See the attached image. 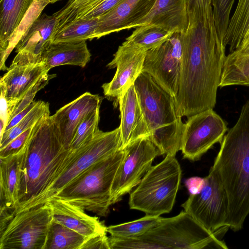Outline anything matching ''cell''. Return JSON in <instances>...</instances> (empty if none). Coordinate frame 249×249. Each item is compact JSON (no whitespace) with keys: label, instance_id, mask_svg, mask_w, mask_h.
Wrapping results in <instances>:
<instances>
[{"label":"cell","instance_id":"f35d334b","mask_svg":"<svg viewBox=\"0 0 249 249\" xmlns=\"http://www.w3.org/2000/svg\"><path fill=\"white\" fill-rule=\"evenodd\" d=\"M80 249H110L107 232L97 233L86 237Z\"/></svg>","mask_w":249,"mask_h":249},{"label":"cell","instance_id":"7c38bea8","mask_svg":"<svg viewBox=\"0 0 249 249\" xmlns=\"http://www.w3.org/2000/svg\"><path fill=\"white\" fill-rule=\"evenodd\" d=\"M181 148L183 158L196 161L215 143H220L228 130L226 123L213 109L187 117Z\"/></svg>","mask_w":249,"mask_h":249},{"label":"cell","instance_id":"4316f807","mask_svg":"<svg viewBox=\"0 0 249 249\" xmlns=\"http://www.w3.org/2000/svg\"><path fill=\"white\" fill-rule=\"evenodd\" d=\"M174 33L158 25L147 24L137 27L125 40L136 47L147 52L161 45Z\"/></svg>","mask_w":249,"mask_h":249},{"label":"cell","instance_id":"3957f363","mask_svg":"<svg viewBox=\"0 0 249 249\" xmlns=\"http://www.w3.org/2000/svg\"><path fill=\"white\" fill-rule=\"evenodd\" d=\"M211 167L226 193L227 225L242 229L249 214V100L243 106L235 124L224 136Z\"/></svg>","mask_w":249,"mask_h":249},{"label":"cell","instance_id":"83f0119b","mask_svg":"<svg viewBox=\"0 0 249 249\" xmlns=\"http://www.w3.org/2000/svg\"><path fill=\"white\" fill-rule=\"evenodd\" d=\"M98 24V18L75 20L56 33L53 43L92 40L94 38Z\"/></svg>","mask_w":249,"mask_h":249},{"label":"cell","instance_id":"4dcf8cb0","mask_svg":"<svg viewBox=\"0 0 249 249\" xmlns=\"http://www.w3.org/2000/svg\"><path fill=\"white\" fill-rule=\"evenodd\" d=\"M161 218L160 216L145 214L144 216L132 221L107 227V231L111 236L116 237H137L155 227Z\"/></svg>","mask_w":249,"mask_h":249},{"label":"cell","instance_id":"4fadbf2b","mask_svg":"<svg viewBox=\"0 0 249 249\" xmlns=\"http://www.w3.org/2000/svg\"><path fill=\"white\" fill-rule=\"evenodd\" d=\"M182 57L181 33L175 32L161 45L146 52L142 71L149 74L175 97L178 90Z\"/></svg>","mask_w":249,"mask_h":249},{"label":"cell","instance_id":"7bdbcfd3","mask_svg":"<svg viewBox=\"0 0 249 249\" xmlns=\"http://www.w3.org/2000/svg\"><path fill=\"white\" fill-rule=\"evenodd\" d=\"M85 0H68L67 3L69 7L73 8L82 4Z\"/></svg>","mask_w":249,"mask_h":249},{"label":"cell","instance_id":"9c48e42d","mask_svg":"<svg viewBox=\"0 0 249 249\" xmlns=\"http://www.w3.org/2000/svg\"><path fill=\"white\" fill-rule=\"evenodd\" d=\"M201 191L190 195L181 204L189 213L209 231L226 232L229 217V203L226 193L215 171L211 167L204 178Z\"/></svg>","mask_w":249,"mask_h":249},{"label":"cell","instance_id":"8d00e7d4","mask_svg":"<svg viewBox=\"0 0 249 249\" xmlns=\"http://www.w3.org/2000/svg\"><path fill=\"white\" fill-rule=\"evenodd\" d=\"M55 76V74H49L47 73L43 75L36 83H35L28 89L23 97L15 106V108L10 116L9 122L13 117L29 106L34 101V97H35L36 93L44 88V87H45L48 83L49 80L54 78Z\"/></svg>","mask_w":249,"mask_h":249},{"label":"cell","instance_id":"ac0fdd59","mask_svg":"<svg viewBox=\"0 0 249 249\" xmlns=\"http://www.w3.org/2000/svg\"><path fill=\"white\" fill-rule=\"evenodd\" d=\"M157 0H123L110 11L98 17L99 24L94 38L128 29L146 16Z\"/></svg>","mask_w":249,"mask_h":249},{"label":"cell","instance_id":"e0dca14e","mask_svg":"<svg viewBox=\"0 0 249 249\" xmlns=\"http://www.w3.org/2000/svg\"><path fill=\"white\" fill-rule=\"evenodd\" d=\"M102 100V97L86 92L52 115L67 149L70 148L78 125L89 114L100 108Z\"/></svg>","mask_w":249,"mask_h":249},{"label":"cell","instance_id":"7a4b0ae2","mask_svg":"<svg viewBox=\"0 0 249 249\" xmlns=\"http://www.w3.org/2000/svg\"><path fill=\"white\" fill-rule=\"evenodd\" d=\"M73 151L65 147L52 116L37 123L22 150L16 214L44 203Z\"/></svg>","mask_w":249,"mask_h":249},{"label":"cell","instance_id":"2e32d148","mask_svg":"<svg viewBox=\"0 0 249 249\" xmlns=\"http://www.w3.org/2000/svg\"><path fill=\"white\" fill-rule=\"evenodd\" d=\"M50 70L41 62L10 65L0 78V93L5 97L11 115L15 106L28 89Z\"/></svg>","mask_w":249,"mask_h":249},{"label":"cell","instance_id":"5bb4252c","mask_svg":"<svg viewBox=\"0 0 249 249\" xmlns=\"http://www.w3.org/2000/svg\"><path fill=\"white\" fill-rule=\"evenodd\" d=\"M146 52L129 43L126 40L120 45L112 60L107 65L109 69L116 68L110 82L102 88L104 95L118 103L121 95L134 84L142 72Z\"/></svg>","mask_w":249,"mask_h":249},{"label":"cell","instance_id":"8992f818","mask_svg":"<svg viewBox=\"0 0 249 249\" xmlns=\"http://www.w3.org/2000/svg\"><path fill=\"white\" fill-rule=\"evenodd\" d=\"M180 166L174 156L166 155L149 169L130 193L131 209L160 216L172 210L181 178Z\"/></svg>","mask_w":249,"mask_h":249},{"label":"cell","instance_id":"60d3db41","mask_svg":"<svg viewBox=\"0 0 249 249\" xmlns=\"http://www.w3.org/2000/svg\"><path fill=\"white\" fill-rule=\"evenodd\" d=\"M37 101H33L29 106L23 110L13 117L8 122L5 131H7L18 123L34 107Z\"/></svg>","mask_w":249,"mask_h":249},{"label":"cell","instance_id":"d6986e66","mask_svg":"<svg viewBox=\"0 0 249 249\" xmlns=\"http://www.w3.org/2000/svg\"><path fill=\"white\" fill-rule=\"evenodd\" d=\"M46 202L51 208L55 221L86 237L97 233H107V227L103 222L96 216L88 215L80 207L54 197L48 199Z\"/></svg>","mask_w":249,"mask_h":249},{"label":"cell","instance_id":"9a60e30c","mask_svg":"<svg viewBox=\"0 0 249 249\" xmlns=\"http://www.w3.org/2000/svg\"><path fill=\"white\" fill-rule=\"evenodd\" d=\"M58 26V20L53 15L40 14L16 46L17 54L11 65L42 62V54L53 43Z\"/></svg>","mask_w":249,"mask_h":249},{"label":"cell","instance_id":"7402d4cb","mask_svg":"<svg viewBox=\"0 0 249 249\" xmlns=\"http://www.w3.org/2000/svg\"><path fill=\"white\" fill-rule=\"evenodd\" d=\"M91 53L86 41L79 42L52 43L43 53L42 62L48 68L70 65L85 67L90 59Z\"/></svg>","mask_w":249,"mask_h":249},{"label":"cell","instance_id":"30bf717a","mask_svg":"<svg viewBox=\"0 0 249 249\" xmlns=\"http://www.w3.org/2000/svg\"><path fill=\"white\" fill-rule=\"evenodd\" d=\"M124 155L115 175L111 191V203L120 201L136 187L155 158L162 155L148 137L137 139L123 149Z\"/></svg>","mask_w":249,"mask_h":249},{"label":"cell","instance_id":"f546056e","mask_svg":"<svg viewBox=\"0 0 249 249\" xmlns=\"http://www.w3.org/2000/svg\"><path fill=\"white\" fill-rule=\"evenodd\" d=\"M50 115L49 104L41 100L37 101L34 107L18 123L4 131L0 137V149L5 147L24 131L33 127L39 121Z\"/></svg>","mask_w":249,"mask_h":249},{"label":"cell","instance_id":"d4e9b609","mask_svg":"<svg viewBox=\"0 0 249 249\" xmlns=\"http://www.w3.org/2000/svg\"><path fill=\"white\" fill-rule=\"evenodd\" d=\"M249 29V0H238L223 39L224 46L226 48L229 46L230 53L239 47Z\"/></svg>","mask_w":249,"mask_h":249},{"label":"cell","instance_id":"603a6c76","mask_svg":"<svg viewBox=\"0 0 249 249\" xmlns=\"http://www.w3.org/2000/svg\"><path fill=\"white\" fill-rule=\"evenodd\" d=\"M23 148L16 154L0 157V207L13 210L15 212L18 202Z\"/></svg>","mask_w":249,"mask_h":249},{"label":"cell","instance_id":"1f68e13d","mask_svg":"<svg viewBox=\"0 0 249 249\" xmlns=\"http://www.w3.org/2000/svg\"><path fill=\"white\" fill-rule=\"evenodd\" d=\"M123 0H86L62 19L67 24L81 18H98L106 14Z\"/></svg>","mask_w":249,"mask_h":249},{"label":"cell","instance_id":"ab89813d","mask_svg":"<svg viewBox=\"0 0 249 249\" xmlns=\"http://www.w3.org/2000/svg\"><path fill=\"white\" fill-rule=\"evenodd\" d=\"M205 184V178L198 177H191L186 179L184 184L190 195H195L199 193L203 188Z\"/></svg>","mask_w":249,"mask_h":249},{"label":"cell","instance_id":"d590c367","mask_svg":"<svg viewBox=\"0 0 249 249\" xmlns=\"http://www.w3.org/2000/svg\"><path fill=\"white\" fill-rule=\"evenodd\" d=\"M235 1V0H212L215 25L218 36L223 44Z\"/></svg>","mask_w":249,"mask_h":249},{"label":"cell","instance_id":"ffe728a7","mask_svg":"<svg viewBox=\"0 0 249 249\" xmlns=\"http://www.w3.org/2000/svg\"><path fill=\"white\" fill-rule=\"evenodd\" d=\"M118 104L121 117L120 149H123L137 139L148 137L149 132L134 84L121 95Z\"/></svg>","mask_w":249,"mask_h":249},{"label":"cell","instance_id":"8fae6325","mask_svg":"<svg viewBox=\"0 0 249 249\" xmlns=\"http://www.w3.org/2000/svg\"><path fill=\"white\" fill-rule=\"evenodd\" d=\"M121 146L120 126L113 130H100L91 140L74 150L65 169L49 190L44 203L93 163L118 150Z\"/></svg>","mask_w":249,"mask_h":249},{"label":"cell","instance_id":"52a82bcc","mask_svg":"<svg viewBox=\"0 0 249 249\" xmlns=\"http://www.w3.org/2000/svg\"><path fill=\"white\" fill-rule=\"evenodd\" d=\"M225 232H213L185 211L169 218L161 217L155 227L142 235L165 249H227L221 239Z\"/></svg>","mask_w":249,"mask_h":249},{"label":"cell","instance_id":"74e56055","mask_svg":"<svg viewBox=\"0 0 249 249\" xmlns=\"http://www.w3.org/2000/svg\"><path fill=\"white\" fill-rule=\"evenodd\" d=\"M37 123L33 127L28 129L17 136L5 147L0 149V157H6L20 151L31 137L36 128Z\"/></svg>","mask_w":249,"mask_h":249},{"label":"cell","instance_id":"277c9868","mask_svg":"<svg viewBox=\"0 0 249 249\" xmlns=\"http://www.w3.org/2000/svg\"><path fill=\"white\" fill-rule=\"evenodd\" d=\"M134 85L149 132L148 138L161 155L175 156L181 150L184 123L178 114L174 97L144 71Z\"/></svg>","mask_w":249,"mask_h":249},{"label":"cell","instance_id":"5b68a950","mask_svg":"<svg viewBox=\"0 0 249 249\" xmlns=\"http://www.w3.org/2000/svg\"><path fill=\"white\" fill-rule=\"evenodd\" d=\"M124 155V149H119L93 163L51 197L63 199L98 215L106 216L112 205V183Z\"/></svg>","mask_w":249,"mask_h":249},{"label":"cell","instance_id":"b9f144b4","mask_svg":"<svg viewBox=\"0 0 249 249\" xmlns=\"http://www.w3.org/2000/svg\"><path fill=\"white\" fill-rule=\"evenodd\" d=\"M233 52L241 54H249V29L243 38L239 47Z\"/></svg>","mask_w":249,"mask_h":249},{"label":"cell","instance_id":"cb8c5ba5","mask_svg":"<svg viewBox=\"0 0 249 249\" xmlns=\"http://www.w3.org/2000/svg\"><path fill=\"white\" fill-rule=\"evenodd\" d=\"M36 0H0V53L1 59L13 33Z\"/></svg>","mask_w":249,"mask_h":249},{"label":"cell","instance_id":"836d02e7","mask_svg":"<svg viewBox=\"0 0 249 249\" xmlns=\"http://www.w3.org/2000/svg\"><path fill=\"white\" fill-rule=\"evenodd\" d=\"M186 11L188 27L199 23L215 27L212 0H186Z\"/></svg>","mask_w":249,"mask_h":249},{"label":"cell","instance_id":"6da1fadb","mask_svg":"<svg viewBox=\"0 0 249 249\" xmlns=\"http://www.w3.org/2000/svg\"><path fill=\"white\" fill-rule=\"evenodd\" d=\"M181 42L178 90L174 98L182 118L214 108L226 55L216 29L204 23L181 33Z\"/></svg>","mask_w":249,"mask_h":249},{"label":"cell","instance_id":"e575fe53","mask_svg":"<svg viewBox=\"0 0 249 249\" xmlns=\"http://www.w3.org/2000/svg\"><path fill=\"white\" fill-rule=\"evenodd\" d=\"M100 108L89 114L80 124L74 135L70 148L75 150L92 138L100 130L99 128Z\"/></svg>","mask_w":249,"mask_h":249},{"label":"cell","instance_id":"ee69618b","mask_svg":"<svg viewBox=\"0 0 249 249\" xmlns=\"http://www.w3.org/2000/svg\"><path fill=\"white\" fill-rule=\"evenodd\" d=\"M48 1L50 3H53L59 0H44Z\"/></svg>","mask_w":249,"mask_h":249},{"label":"cell","instance_id":"ba28073f","mask_svg":"<svg viewBox=\"0 0 249 249\" xmlns=\"http://www.w3.org/2000/svg\"><path fill=\"white\" fill-rule=\"evenodd\" d=\"M53 220L47 202L17 213L0 234V249H45Z\"/></svg>","mask_w":249,"mask_h":249},{"label":"cell","instance_id":"f1b7e54d","mask_svg":"<svg viewBox=\"0 0 249 249\" xmlns=\"http://www.w3.org/2000/svg\"><path fill=\"white\" fill-rule=\"evenodd\" d=\"M86 238L53 220L45 249H80Z\"/></svg>","mask_w":249,"mask_h":249},{"label":"cell","instance_id":"d6a6232c","mask_svg":"<svg viewBox=\"0 0 249 249\" xmlns=\"http://www.w3.org/2000/svg\"><path fill=\"white\" fill-rule=\"evenodd\" d=\"M50 3L46 0H36L27 14L12 35L3 57L0 59V69L7 71L5 61L12 50L16 47L18 42L32 23L41 14L44 8Z\"/></svg>","mask_w":249,"mask_h":249},{"label":"cell","instance_id":"484cf974","mask_svg":"<svg viewBox=\"0 0 249 249\" xmlns=\"http://www.w3.org/2000/svg\"><path fill=\"white\" fill-rule=\"evenodd\" d=\"M231 86L249 87V54L232 52L226 55L219 87Z\"/></svg>","mask_w":249,"mask_h":249},{"label":"cell","instance_id":"44dd1931","mask_svg":"<svg viewBox=\"0 0 249 249\" xmlns=\"http://www.w3.org/2000/svg\"><path fill=\"white\" fill-rule=\"evenodd\" d=\"M147 24L163 27L173 32H185L188 26L186 0H157L151 11L129 29Z\"/></svg>","mask_w":249,"mask_h":249}]
</instances>
